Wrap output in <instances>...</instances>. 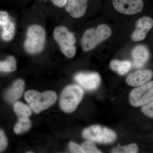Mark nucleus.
<instances>
[{
  "label": "nucleus",
  "instance_id": "nucleus-1",
  "mask_svg": "<svg viewBox=\"0 0 153 153\" xmlns=\"http://www.w3.org/2000/svg\"><path fill=\"white\" fill-rule=\"evenodd\" d=\"M25 98L30 108L34 112L38 114L54 104L57 96L54 91H51L40 93L36 91L30 90L25 93Z\"/></svg>",
  "mask_w": 153,
  "mask_h": 153
},
{
  "label": "nucleus",
  "instance_id": "nucleus-2",
  "mask_svg": "<svg viewBox=\"0 0 153 153\" xmlns=\"http://www.w3.org/2000/svg\"><path fill=\"white\" fill-rule=\"evenodd\" d=\"M111 35V29L104 24L99 25L96 29H88L81 39L82 49L85 52L90 51L109 38Z\"/></svg>",
  "mask_w": 153,
  "mask_h": 153
},
{
  "label": "nucleus",
  "instance_id": "nucleus-3",
  "mask_svg": "<svg viewBox=\"0 0 153 153\" xmlns=\"http://www.w3.org/2000/svg\"><path fill=\"white\" fill-rule=\"evenodd\" d=\"M84 95L82 88L76 85H68L63 90L60 96V108L63 111L71 113L76 109Z\"/></svg>",
  "mask_w": 153,
  "mask_h": 153
},
{
  "label": "nucleus",
  "instance_id": "nucleus-4",
  "mask_svg": "<svg viewBox=\"0 0 153 153\" xmlns=\"http://www.w3.org/2000/svg\"><path fill=\"white\" fill-rule=\"evenodd\" d=\"M46 39L44 29L38 25H32L27 31L25 47L26 51L30 54H37L44 48Z\"/></svg>",
  "mask_w": 153,
  "mask_h": 153
},
{
  "label": "nucleus",
  "instance_id": "nucleus-5",
  "mask_svg": "<svg viewBox=\"0 0 153 153\" xmlns=\"http://www.w3.org/2000/svg\"><path fill=\"white\" fill-rule=\"evenodd\" d=\"M53 35L63 54L68 58L74 57L76 52V39L73 33L65 27L59 26L55 28Z\"/></svg>",
  "mask_w": 153,
  "mask_h": 153
},
{
  "label": "nucleus",
  "instance_id": "nucleus-6",
  "mask_svg": "<svg viewBox=\"0 0 153 153\" xmlns=\"http://www.w3.org/2000/svg\"><path fill=\"white\" fill-rule=\"evenodd\" d=\"M84 138L93 142L111 143L116 139L117 135L109 128L98 125L91 126L85 128L82 133Z\"/></svg>",
  "mask_w": 153,
  "mask_h": 153
},
{
  "label": "nucleus",
  "instance_id": "nucleus-7",
  "mask_svg": "<svg viewBox=\"0 0 153 153\" xmlns=\"http://www.w3.org/2000/svg\"><path fill=\"white\" fill-rule=\"evenodd\" d=\"M129 100L134 107L143 106L153 100V81L145 83L132 90L129 96Z\"/></svg>",
  "mask_w": 153,
  "mask_h": 153
},
{
  "label": "nucleus",
  "instance_id": "nucleus-8",
  "mask_svg": "<svg viewBox=\"0 0 153 153\" xmlns=\"http://www.w3.org/2000/svg\"><path fill=\"white\" fill-rule=\"evenodd\" d=\"M112 3L117 12L127 15L140 13L144 7L143 0H113Z\"/></svg>",
  "mask_w": 153,
  "mask_h": 153
},
{
  "label": "nucleus",
  "instance_id": "nucleus-9",
  "mask_svg": "<svg viewBox=\"0 0 153 153\" xmlns=\"http://www.w3.org/2000/svg\"><path fill=\"white\" fill-rule=\"evenodd\" d=\"M74 79L82 87L90 91L96 89L101 82L100 76L95 72H80L75 75Z\"/></svg>",
  "mask_w": 153,
  "mask_h": 153
},
{
  "label": "nucleus",
  "instance_id": "nucleus-10",
  "mask_svg": "<svg viewBox=\"0 0 153 153\" xmlns=\"http://www.w3.org/2000/svg\"><path fill=\"white\" fill-rule=\"evenodd\" d=\"M135 27V30L132 34V40L134 41H143L153 27V19L150 17H143L137 21Z\"/></svg>",
  "mask_w": 153,
  "mask_h": 153
},
{
  "label": "nucleus",
  "instance_id": "nucleus-11",
  "mask_svg": "<svg viewBox=\"0 0 153 153\" xmlns=\"http://www.w3.org/2000/svg\"><path fill=\"white\" fill-rule=\"evenodd\" d=\"M0 26L1 30V35L3 40L5 41L12 40L15 36L16 27L5 11L0 12Z\"/></svg>",
  "mask_w": 153,
  "mask_h": 153
},
{
  "label": "nucleus",
  "instance_id": "nucleus-12",
  "mask_svg": "<svg viewBox=\"0 0 153 153\" xmlns=\"http://www.w3.org/2000/svg\"><path fill=\"white\" fill-rule=\"evenodd\" d=\"M153 76V71L149 69L139 70L129 74L126 82L132 86H139L149 81Z\"/></svg>",
  "mask_w": 153,
  "mask_h": 153
},
{
  "label": "nucleus",
  "instance_id": "nucleus-13",
  "mask_svg": "<svg viewBox=\"0 0 153 153\" xmlns=\"http://www.w3.org/2000/svg\"><path fill=\"white\" fill-rule=\"evenodd\" d=\"M88 0H68L66 4V11L74 18L84 16L87 8Z\"/></svg>",
  "mask_w": 153,
  "mask_h": 153
},
{
  "label": "nucleus",
  "instance_id": "nucleus-14",
  "mask_svg": "<svg viewBox=\"0 0 153 153\" xmlns=\"http://www.w3.org/2000/svg\"><path fill=\"white\" fill-rule=\"evenodd\" d=\"M134 65L136 68H141L149 60V53L147 48L143 45H139L132 52Z\"/></svg>",
  "mask_w": 153,
  "mask_h": 153
},
{
  "label": "nucleus",
  "instance_id": "nucleus-15",
  "mask_svg": "<svg viewBox=\"0 0 153 153\" xmlns=\"http://www.w3.org/2000/svg\"><path fill=\"white\" fill-rule=\"evenodd\" d=\"M25 85V82L22 79H18L15 81L12 87L6 92L7 100L10 102H14L18 100L24 91Z\"/></svg>",
  "mask_w": 153,
  "mask_h": 153
},
{
  "label": "nucleus",
  "instance_id": "nucleus-16",
  "mask_svg": "<svg viewBox=\"0 0 153 153\" xmlns=\"http://www.w3.org/2000/svg\"><path fill=\"white\" fill-rule=\"evenodd\" d=\"M110 67L113 71L117 72L120 75H123L129 71L131 68V64L128 60L120 61L114 60L111 62Z\"/></svg>",
  "mask_w": 153,
  "mask_h": 153
},
{
  "label": "nucleus",
  "instance_id": "nucleus-17",
  "mask_svg": "<svg viewBox=\"0 0 153 153\" xmlns=\"http://www.w3.org/2000/svg\"><path fill=\"white\" fill-rule=\"evenodd\" d=\"M31 123L28 117H19L14 127V131L16 134L24 133L30 129Z\"/></svg>",
  "mask_w": 153,
  "mask_h": 153
},
{
  "label": "nucleus",
  "instance_id": "nucleus-18",
  "mask_svg": "<svg viewBox=\"0 0 153 153\" xmlns=\"http://www.w3.org/2000/svg\"><path fill=\"white\" fill-rule=\"evenodd\" d=\"M15 112L19 117H29L32 114L31 108L21 102H17L14 105Z\"/></svg>",
  "mask_w": 153,
  "mask_h": 153
},
{
  "label": "nucleus",
  "instance_id": "nucleus-19",
  "mask_svg": "<svg viewBox=\"0 0 153 153\" xmlns=\"http://www.w3.org/2000/svg\"><path fill=\"white\" fill-rule=\"evenodd\" d=\"M16 68V62L13 56H9L4 61L0 62V70L4 72H11Z\"/></svg>",
  "mask_w": 153,
  "mask_h": 153
},
{
  "label": "nucleus",
  "instance_id": "nucleus-20",
  "mask_svg": "<svg viewBox=\"0 0 153 153\" xmlns=\"http://www.w3.org/2000/svg\"><path fill=\"white\" fill-rule=\"evenodd\" d=\"M138 152V148L135 143L125 146H118L112 150V153H136Z\"/></svg>",
  "mask_w": 153,
  "mask_h": 153
},
{
  "label": "nucleus",
  "instance_id": "nucleus-21",
  "mask_svg": "<svg viewBox=\"0 0 153 153\" xmlns=\"http://www.w3.org/2000/svg\"><path fill=\"white\" fill-rule=\"evenodd\" d=\"M82 146L85 153H101L102 152L99 150L94 144L92 141H87L82 144Z\"/></svg>",
  "mask_w": 153,
  "mask_h": 153
},
{
  "label": "nucleus",
  "instance_id": "nucleus-22",
  "mask_svg": "<svg viewBox=\"0 0 153 153\" xmlns=\"http://www.w3.org/2000/svg\"><path fill=\"white\" fill-rule=\"evenodd\" d=\"M142 111L149 117L153 118V100L143 105Z\"/></svg>",
  "mask_w": 153,
  "mask_h": 153
},
{
  "label": "nucleus",
  "instance_id": "nucleus-23",
  "mask_svg": "<svg viewBox=\"0 0 153 153\" xmlns=\"http://www.w3.org/2000/svg\"><path fill=\"white\" fill-rule=\"evenodd\" d=\"M69 147L71 152L74 153H85V151L83 149L82 146L73 142L69 143Z\"/></svg>",
  "mask_w": 153,
  "mask_h": 153
},
{
  "label": "nucleus",
  "instance_id": "nucleus-24",
  "mask_svg": "<svg viewBox=\"0 0 153 153\" xmlns=\"http://www.w3.org/2000/svg\"><path fill=\"white\" fill-rule=\"evenodd\" d=\"M8 141L4 131L1 129L0 131V152H1L7 147Z\"/></svg>",
  "mask_w": 153,
  "mask_h": 153
},
{
  "label": "nucleus",
  "instance_id": "nucleus-25",
  "mask_svg": "<svg viewBox=\"0 0 153 153\" xmlns=\"http://www.w3.org/2000/svg\"><path fill=\"white\" fill-rule=\"evenodd\" d=\"M68 1V0H51L52 2L55 5L59 7H62L66 5Z\"/></svg>",
  "mask_w": 153,
  "mask_h": 153
},
{
  "label": "nucleus",
  "instance_id": "nucleus-26",
  "mask_svg": "<svg viewBox=\"0 0 153 153\" xmlns=\"http://www.w3.org/2000/svg\"><path fill=\"white\" fill-rule=\"evenodd\" d=\"M27 153H33V152H27Z\"/></svg>",
  "mask_w": 153,
  "mask_h": 153
}]
</instances>
